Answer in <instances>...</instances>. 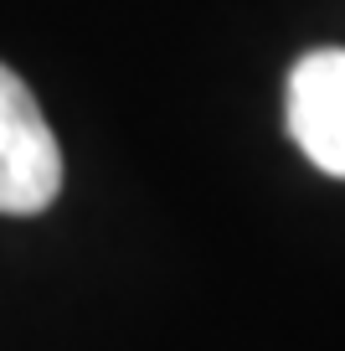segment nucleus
<instances>
[{"mask_svg":"<svg viewBox=\"0 0 345 351\" xmlns=\"http://www.w3.org/2000/svg\"><path fill=\"white\" fill-rule=\"evenodd\" d=\"M283 119L304 160L345 181V47H314L294 62Z\"/></svg>","mask_w":345,"mask_h":351,"instance_id":"obj_2","label":"nucleus"},{"mask_svg":"<svg viewBox=\"0 0 345 351\" xmlns=\"http://www.w3.org/2000/svg\"><path fill=\"white\" fill-rule=\"evenodd\" d=\"M62 191V150L36 93L0 62V212L36 217Z\"/></svg>","mask_w":345,"mask_h":351,"instance_id":"obj_1","label":"nucleus"}]
</instances>
